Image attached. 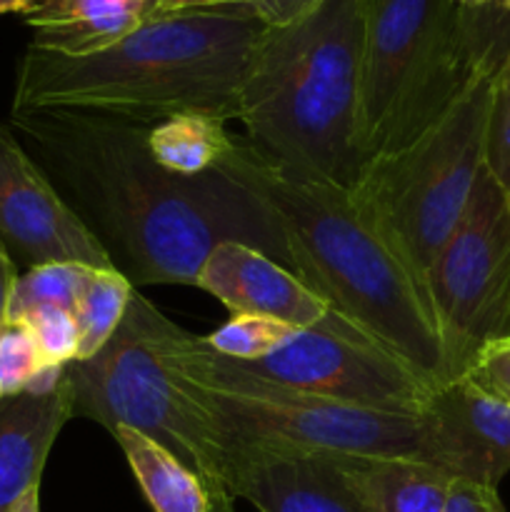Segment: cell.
<instances>
[{"mask_svg": "<svg viewBox=\"0 0 510 512\" xmlns=\"http://www.w3.org/2000/svg\"><path fill=\"white\" fill-rule=\"evenodd\" d=\"M13 125L133 288L195 285L200 265L225 240L288 268L265 205L220 168L203 175L163 168L150 155V125L78 110H25L13 113Z\"/></svg>", "mask_w": 510, "mask_h": 512, "instance_id": "6da1fadb", "label": "cell"}, {"mask_svg": "<svg viewBox=\"0 0 510 512\" xmlns=\"http://www.w3.org/2000/svg\"><path fill=\"white\" fill-rule=\"evenodd\" d=\"M18 265L10 258L8 250L0 245V325L8 320V308H10V295H13L15 280H18Z\"/></svg>", "mask_w": 510, "mask_h": 512, "instance_id": "f546056e", "label": "cell"}, {"mask_svg": "<svg viewBox=\"0 0 510 512\" xmlns=\"http://www.w3.org/2000/svg\"><path fill=\"white\" fill-rule=\"evenodd\" d=\"M233 365L295 393L388 413L420 415L433 390L408 365L335 313L315 328L295 330L265 358Z\"/></svg>", "mask_w": 510, "mask_h": 512, "instance_id": "30bf717a", "label": "cell"}, {"mask_svg": "<svg viewBox=\"0 0 510 512\" xmlns=\"http://www.w3.org/2000/svg\"><path fill=\"white\" fill-rule=\"evenodd\" d=\"M73 415L65 373L53 393L0 398V512H15L25 495L40 488L50 450Z\"/></svg>", "mask_w": 510, "mask_h": 512, "instance_id": "9a60e30c", "label": "cell"}, {"mask_svg": "<svg viewBox=\"0 0 510 512\" xmlns=\"http://www.w3.org/2000/svg\"><path fill=\"white\" fill-rule=\"evenodd\" d=\"M160 13V0H45L23 20L33 28L30 48L85 58L120 43Z\"/></svg>", "mask_w": 510, "mask_h": 512, "instance_id": "2e32d148", "label": "cell"}, {"mask_svg": "<svg viewBox=\"0 0 510 512\" xmlns=\"http://www.w3.org/2000/svg\"><path fill=\"white\" fill-rule=\"evenodd\" d=\"M228 120L210 113H178L150 125V155L178 175H203L218 168L233 148Z\"/></svg>", "mask_w": 510, "mask_h": 512, "instance_id": "d6986e66", "label": "cell"}, {"mask_svg": "<svg viewBox=\"0 0 510 512\" xmlns=\"http://www.w3.org/2000/svg\"><path fill=\"white\" fill-rule=\"evenodd\" d=\"M195 288L220 300L230 315L273 318L298 330L315 328L333 313L293 270L263 250L235 240H225L210 250L200 265Z\"/></svg>", "mask_w": 510, "mask_h": 512, "instance_id": "5bb4252c", "label": "cell"}, {"mask_svg": "<svg viewBox=\"0 0 510 512\" xmlns=\"http://www.w3.org/2000/svg\"><path fill=\"white\" fill-rule=\"evenodd\" d=\"M15 512H40V493H38V490H33V493L25 495L23 503L15 508Z\"/></svg>", "mask_w": 510, "mask_h": 512, "instance_id": "e575fe53", "label": "cell"}, {"mask_svg": "<svg viewBox=\"0 0 510 512\" xmlns=\"http://www.w3.org/2000/svg\"><path fill=\"white\" fill-rule=\"evenodd\" d=\"M218 168L265 205L283 238L288 268L335 315L430 388L448 380L428 290L353 188L285 168L248 138L233 140Z\"/></svg>", "mask_w": 510, "mask_h": 512, "instance_id": "7a4b0ae2", "label": "cell"}, {"mask_svg": "<svg viewBox=\"0 0 510 512\" xmlns=\"http://www.w3.org/2000/svg\"><path fill=\"white\" fill-rule=\"evenodd\" d=\"M463 13L480 65L485 70H498L510 58V0H500L490 13Z\"/></svg>", "mask_w": 510, "mask_h": 512, "instance_id": "484cf974", "label": "cell"}, {"mask_svg": "<svg viewBox=\"0 0 510 512\" xmlns=\"http://www.w3.org/2000/svg\"><path fill=\"white\" fill-rule=\"evenodd\" d=\"M453 5H458L460 10H468V13H490V10L498 8L500 0H450Z\"/></svg>", "mask_w": 510, "mask_h": 512, "instance_id": "d6a6232c", "label": "cell"}, {"mask_svg": "<svg viewBox=\"0 0 510 512\" xmlns=\"http://www.w3.org/2000/svg\"><path fill=\"white\" fill-rule=\"evenodd\" d=\"M483 73L465 13L450 0H368L360 153H400L435 128Z\"/></svg>", "mask_w": 510, "mask_h": 512, "instance_id": "8992f818", "label": "cell"}, {"mask_svg": "<svg viewBox=\"0 0 510 512\" xmlns=\"http://www.w3.org/2000/svg\"><path fill=\"white\" fill-rule=\"evenodd\" d=\"M368 0H323L313 13L258 40L243 78L238 120L275 163L353 188L360 153Z\"/></svg>", "mask_w": 510, "mask_h": 512, "instance_id": "277c9868", "label": "cell"}, {"mask_svg": "<svg viewBox=\"0 0 510 512\" xmlns=\"http://www.w3.org/2000/svg\"><path fill=\"white\" fill-rule=\"evenodd\" d=\"M43 3H45V0H0V15H8V13L28 15Z\"/></svg>", "mask_w": 510, "mask_h": 512, "instance_id": "1f68e13d", "label": "cell"}, {"mask_svg": "<svg viewBox=\"0 0 510 512\" xmlns=\"http://www.w3.org/2000/svg\"><path fill=\"white\" fill-rule=\"evenodd\" d=\"M223 490L260 512H370L333 455L268 443H230Z\"/></svg>", "mask_w": 510, "mask_h": 512, "instance_id": "4fadbf2b", "label": "cell"}, {"mask_svg": "<svg viewBox=\"0 0 510 512\" xmlns=\"http://www.w3.org/2000/svg\"><path fill=\"white\" fill-rule=\"evenodd\" d=\"M333 458L370 512H440L455 480L418 458Z\"/></svg>", "mask_w": 510, "mask_h": 512, "instance_id": "e0dca14e", "label": "cell"}, {"mask_svg": "<svg viewBox=\"0 0 510 512\" xmlns=\"http://www.w3.org/2000/svg\"><path fill=\"white\" fill-rule=\"evenodd\" d=\"M493 75L483 73L430 133L400 153L370 160L353 185L420 283L463 220L485 165Z\"/></svg>", "mask_w": 510, "mask_h": 512, "instance_id": "ba28073f", "label": "cell"}, {"mask_svg": "<svg viewBox=\"0 0 510 512\" xmlns=\"http://www.w3.org/2000/svg\"><path fill=\"white\" fill-rule=\"evenodd\" d=\"M170 365L230 443H268L338 458L428 460L420 415L358 408L265 383L215 355L200 335L158 318Z\"/></svg>", "mask_w": 510, "mask_h": 512, "instance_id": "5b68a950", "label": "cell"}, {"mask_svg": "<svg viewBox=\"0 0 510 512\" xmlns=\"http://www.w3.org/2000/svg\"><path fill=\"white\" fill-rule=\"evenodd\" d=\"M133 293V283L120 270L88 268L73 310L80 333L78 360L93 358L113 338L118 325L123 323Z\"/></svg>", "mask_w": 510, "mask_h": 512, "instance_id": "ffe728a7", "label": "cell"}, {"mask_svg": "<svg viewBox=\"0 0 510 512\" xmlns=\"http://www.w3.org/2000/svg\"><path fill=\"white\" fill-rule=\"evenodd\" d=\"M88 268L78 263H45L28 268L15 280L8 320L35 308H63L73 313Z\"/></svg>", "mask_w": 510, "mask_h": 512, "instance_id": "44dd1931", "label": "cell"}, {"mask_svg": "<svg viewBox=\"0 0 510 512\" xmlns=\"http://www.w3.org/2000/svg\"><path fill=\"white\" fill-rule=\"evenodd\" d=\"M448 380L468 375L495 340L510 338V198L480 170L463 220L425 273Z\"/></svg>", "mask_w": 510, "mask_h": 512, "instance_id": "9c48e42d", "label": "cell"}, {"mask_svg": "<svg viewBox=\"0 0 510 512\" xmlns=\"http://www.w3.org/2000/svg\"><path fill=\"white\" fill-rule=\"evenodd\" d=\"M208 512H235L233 498L228 493H210V510Z\"/></svg>", "mask_w": 510, "mask_h": 512, "instance_id": "836d02e7", "label": "cell"}, {"mask_svg": "<svg viewBox=\"0 0 510 512\" xmlns=\"http://www.w3.org/2000/svg\"><path fill=\"white\" fill-rule=\"evenodd\" d=\"M160 310L135 290L113 338L88 360L65 365L75 415L105 430L118 425L148 435L225 493L230 440L170 365L158 340Z\"/></svg>", "mask_w": 510, "mask_h": 512, "instance_id": "52a82bcc", "label": "cell"}, {"mask_svg": "<svg viewBox=\"0 0 510 512\" xmlns=\"http://www.w3.org/2000/svg\"><path fill=\"white\" fill-rule=\"evenodd\" d=\"M323 0H255L253 10L268 28H280L313 13Z\"/></svg>", "mask_w": 510, "mask_h": 512, "instance_id": "f1b7e54d", "label": "cell"}, {"mask_svg": "<svg viewBox=\"0 0 510 512\" xmlns=\"http://www.w3.org/2000/svg\"><path fill=\"white\" fill-rule=\"evenodd\" d=\"M255 0H160L163 13L175 10H210V8H235V5H253Z\"/></svg>", "mask_w": 510, "mask_h": 512, "instance_id": "4dcf8cb0", "label": "cell"}, {"mask_svg": "<svg viewBox=\"0 0 510 512\" xmlns=\"http://www.w3.org/2000/svg\"><path fill=\"white\" fill-rule=\"evenodd\" d=\"M20 323L30 330L35 345L40 350V358L45 365H60L78 360L80 333L75 315L63 308H35L20 315Z\"/></svg>", "mask_w": 510, "mask_h": 512, "instance_id": "cb8c5ba5", "label": "cell"}, {"mask_svg": "<svg viewBox=\"0 0 510 512\" xmlns=\"http://www.w3.org/2000/svg\"><path fill=\"white\" fill-rule=\"evenodd\" d=\"M428 463L498 488L510 473V405L470 375L445 380L420 408Z\"/></svg>", "mask_w": 510, "mask_h": 512, "instance_id": "7c38bea8", "label": "cell"}, {"mask_svg": "<svg viewBox=\"0 0 510 512\" xmlns=\"http://www.w3.org/2000/svg\"><path fill=\"white\" fill-rule=\"evenodd\" d=\"M485 168L510 198V58L493 75L485 125Z\"/></svg>", "mask_w": 510, "mask_h": 512, "instance_id": "603a6c76", "label": "cell"}, {"mask_svg": "<svg viewBox=\"0 0 510 512\" xmlns=\"http://www.w3.org/2000/svg\"><path fill=\"white\" fill-rule=\"evenodd\" d=\"M153 512H208L210 490L168 448L133 428L110 430Z\"/></svg>", "mask_w": 510, "mask_h": 512, "instance_id": "ac0fdd59", "label": "cell"}, {"mask_svg": "<svg viewBox=\"0 0 510 512\" xmlns=\"http://www.w3.org/2000/svg\"><path fill=\"white\" fill-rule=\"evenodd\" d=\"M0 245L25 268L45 263L115 268L98 238L5 125H0Z\"/></svg>", "mask_w": 510, "mask_h": 512, "instance_id": "8fae6325", "label": "cell"}, {"mask_svg": "<svg viewBox=\"0 0 510 512\" xmlns=\"http://www.w3.org/2000/svg\"><path fill=\"white\" fill-rule=\"evenodd\" d=\"M298 328L280 323L273 318H258V315H233L215 333L205 335L203 343L213 353L233 360V363H255L273 353L285 343Z\"/></svg>", "mask_w": 510, "mask_h": 512, "instance_id": "7402d4cb", "label": "cell"}, {"mask_svg": "<svg viewBox=\"0 0 510 512\" xmlns=\"http://www.w3.org/2000/svg\"><path fill=\"white\" fill-rule=\"evenodd\" d=\"M470 378L483 385L495 398L510 405V338L495 340L478 355L473 368L468 370Z\"/></svg>", "mask_w": 510, "mask_h": 512, "instance_id": "4316f807", "label": "cell"}, {"mask_svg": "<svg viewBox=\"0 0 510 512\" xmlns=\"http://www.w3.org/2000/svg\"><path fill=\"white\" fill-rule=\"evenodd\" d=\"M265 30L253 5H235L160 13L85 58L28 48L13 113L78 110L140 125L178 113L238 118L243 78Z\"/></svg>", "mask_w": 510, "mask_h": 512, "instance_id": "3957f363", "label": "cell"}, {"mask_svg": "<svg viewBox=\"0 0 510 512\" xmlns=\"http://www.w3.org/2000/svg\"><path fill=\"white\" fill-rule=\"evenodd\" d=\"M440 512H508L500 500L498 488L475 483V480L455 478L450 483L448 498Z\"/></svg>", "mask_w": 510, "mask_h": 512, "instance_id": "83f0119b", "label": "cell"}, {"mask_svg": "<svg viewBox=\"0 0 510 512\" xmlns=\"http://www.w3.org/2000/svg\"><path fill=\"white\" fill-rule=\"evenodd\" d=\"M43 365L30 330L20 320H5L0 325V398L25 393Z\"/></svg>", "mask_w": 510, "mask_h": 512, "instance_id": "d4e9b609", "label": "cell"}]
</instances>
